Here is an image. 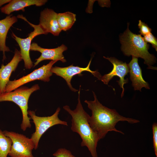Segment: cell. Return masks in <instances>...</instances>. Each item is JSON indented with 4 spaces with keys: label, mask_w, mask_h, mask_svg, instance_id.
I'll return each mask as SVG.
<instances>
[{
    "label": "cell",
    "mask_w": 157,
    "mask_h": 157,
    "mask_svg": "<svg viewBox=\"0 0 157 157\" xmlns=\"http://www.w3.org/2000/svg\"><path fill=\"white\" fill-rule=\"evenodd\" d=\"M92 92L94 100H85L84 102L91 110L92 115L89 117V123L92 130L97 134L99 140L104 138L109 131H115L124 134L123 132L115 127L119 121H126L130 124L140 122L136 119L123 116L115 109L103 105L98 101L95 92Z\"/></svg>",
    "instance_id": "1"
},
{
    "label": "cell",
    "mask_w": 157,
    "mask_h": 157,
    "mask_svg": "<svg viewBox=\"0 0 157 157\" xmlns=\"http://www.w3.org/2000/svg\"><path fill=\"white\" fill-rule=\"evenodd\" d=\"M80 86L78 92V102L76 108L74 110L66 105L63 108L72 116L71 130L77 133L82 141V147H86L92 157H98L96 149L98 142L99 140L97 134L91 128L89 122L90 116L84 109L80 99Z\"/></svg>",
    "instance_id": "2"
},
{
    "label": "cell",
    "mask_w": 157,
    "mask_h": 157,
    "mask_svg": "<svg viewBox=\"0 0 157 157\" xmlns=\"http://www.w3.org/2000/svg\"><path fill=\"white\" fill-rule=\"evenodd\" d=\"M120 40L121 50L125 55L141 58L144 60V63L148 66L149 68L154 69L151 65L156 62V58L149 52V45L140 34L133 33L129 30L128 26L120 36Z\"/></svg>",
    "instance_id": "3"
},
{
    "label": "cell",
    "mask_w": 157,
    "mask_h": 157,
    "mask_svg": "<svg viewBox=\"0 0 157 157\" xmlns=\"http://www.w3.org/2000/svg\"><path fill=\"white\" fill-rule=\"evenodd\" d=\"M40 89L38 85L35 84L30 88L23 86L13 92L5 93L0 95V102L10 101L14 102L20 108L22 113V119L21 128L24 131L30 128V117H28V102L32 93Z\"/></svg>",
    "instance_id": "4"
},
{
    "label": "cell",
    "mask_w": 157,
    "mask_h": 157,
    "mask_svg": "<svg viewBox=\"0 0 157 157\" xmlns=\"http://www.w3.org/2000/svg\"><path fill=\"white\" fill-rule=\"evenodd\" d=\"M60 110V108L58 107L53 115L47 117L38 116L35 115V111H28V115L33 120L35 126V131L31 138L34 144V149H37L40 138L50 128L57 124L68 126L67 122L61 120L59 118L58 115Z\"/></svg>",
    "instance_id": "5"
},
{
    "label": "cell",
    "mask_w": 157,
    "mask_h": 157,
    "mask_svg": "<svg viewBox=\"0 0 157 157\" xmlns=\"http://www.w3.org/2000/svg\"><path fill=\"white\" fill-rule=\"evenodd\" d=\"M3 132L12 141L8 154L10 157H34L32 151L35 146L31 138L13 131L5 130Z\"/></svg>",
    "instance_id": "6"
},
{
    "label": "cell",
    "mask_w": 157,
    "mask_h": 157,
    "mask_svg": "<svg viewBox=\"0 0 157 157\" xmlns=\"http://www.w3.org/2000/svg\"><path fill=\"white\" fill-rule=\"evenodd\" d=\"M57 61L51 60L49 63L35 69L26 76L17 80L9 81L6 86L4 93L11 92L26 83L35 80L49 82L53 74L51 69L53 64Z\"/></svg>",
    "instance_id": "7"
},
{
    "label": "cell",
    "mask_w": 157,
    "mask_h": 157,
    "mask_svg": "<svg viewBox=\"0 0 157 157\" xmlns=\"http://www.w3.org/2000/svg\"><path fill=\"white\" fill-rule=\"evenodd\" d=\"M17 18L24 20L34 28L28 36L25 38H22L17 36L13 33H12V36L17 43L20 49V53L22 59L23 60L24 67L26 69H30L33 66V62L30 56V51L31 44V41L35 37L41 34H47L39 25L33 24L29 22L22 15H19Z\"/></svg>",
    "instance_id": "8"
},
{
    "label": "cell",
    "mask_w": 157,
    "mask_h": 157,
    "mask_svg": "<svg viewBox=\"0 0 157 157\" xmlns=\"http://www.w3.org/2000/svg\"><path fill=\"white\" fill-rule=\"evenodd\" d=\"M104 58L109 60L113 64V67L112 70L109 73L101 76L99 80H101L103 83L108 85L109 81L115 76L119 77V79L118 82L120 87L122 89L121 94L122 97L124 95V84L127 83L128 79H124L125 76L129 72V69L128 65L126 63L118 60L114 57H106Z\"/></svg>",
    "instance_id": "9"
},
{
    "label": "cell",
    "mask_w": 157,
    "mask_h": 157,
    "mask_svg": "<svg viewBox=\"0 0 157 157\" xmlns=\"http://www.w3.org/2000/svg\"><path fill=\"white\" fill-rule=\"evenodd\" d=\"M91 60L92 59H91L86 67H81L72 65L69 66L63 67L57 66L52 67L51 71L53 73H54L56 75L63 78L66 81L70 90L73 92H76L78 90L72 87L71 82L73 76L76 75L81 76L82 75V72L84 71L90 72L98 79L101 76L98 72L92 71L90 69V66Z\"/></svg>",
    "instance_id": "10"
},
{
    "label": "cell",
    "mask_w": 157,
    "mask_h": 157,
    "mask_svg": "<svg viewBox=\"0 0 157 157\" xmlns=\"http://www.w3.org/2000/svg\"><path fill=\"white\" fill-rule=\"evenodd\" d=\"M67 49V47L63 44L56 48L46 49L40 47L36 43H32L31 46L30 50L39 51L41 53L40 56L36 59L33 67L45 60L57 61L60 60L63 63L65 62L66 60L65 58L63 53Z\"/></svg>",
    "instance_id": "11"
},
{
    "label": "cell",
    "mask_w": 157,
    "mask_h": 157,
    "mask_svg": "<svg viewBox=\"0 0 157 157\" xmlns=\"http://www.w3.org/2000/svg\"><path fill=\"white\" fill-rule=\"evenodd\" d=\"M57 15L58 13L53 10L46 8L40 12L39 19V24L42 29L55 36H58L62 31L58 24Z\"/></svg>",
    "instance_id": "12"
},
{
    "label": "cell",
    "mask_w": 157,
    "mask_h": 157,
    "mask_svg": "<svg viewBox=\"0 0 157 157\" xmlns=\"http://www.w3.org/2000/svg\"><path fill=\"white\" fill-rule=\"evenodd\" d=\"M22 60L20 52L16 49L11 60L6 65H2L0 68V95L4 93L12 72L15 71L19 63Z\"/></svg>",
    "instance_id": "13"
},
{
    "label": "cell",
    "mask_w": 157,
    "mask_h": 157,
    "mask_svg": "<svg viewBox=\"0 0 157 157\" xmlns=\"http://www.w3.org/2000/svg\"><path fill=\"white\" fill-rule=\"evenodd\" d=\"M128 65L129 69L130 79L134 90L141 91L143 87L149 89V84L142 77V70L138 63V58L132 56V60Z\"/></svg>",
    "instance_id": "14"
},
{
    "label": "cell",
    "mask_w": 157,
    "mask_h": 157,
    "mask_svg": "<svg viewBox=\"0 0 157 157\" xmlns=\"http://www.w3.org/2000/svg\"><path fill=\"white\" fill-rule=\"evenodd\" d=\"M47 0H12L0 9L1 13L9 15L13 12L24 10L25 7L32 5L40 6L44 5Z\"/></svg>",
    "instance_id": "15"
},
{
    "label": "cell",
    "mask_w": 157,
    "mask_h": 157,
    "mask_svg": "<svg viewBox=\"0 0 157 157\" xmlns=\"http://www.w3.org/2000/svg\"><path fill=\"white\" fill-rule=\"evenodd\" d=\"M17 21V18L12 14L0 20V51L3 52V60L6 58L5 52L10 51L6 43L8 33L11 26Z\"/></svg>",
    "instance_id": "16"
},
{
    "label": "cell",
    "mask_w": 157,
    "mask_h": 157,
    "mask_svg": "<svg viewBox=\"0 0 157 157\" xmlns=\"http://www.w3.org/2000/svg\"><path fill=\"white\" fill-rule=\"evenodd\" d=\"M58 24L60 30L66 31L70 29L76 21V15L67 12L58 13Z\"/></svg>",
    "instance_id": "17"
},
{
    "label": "cell",
    "mask_w": 157,
    "mask_h": 157,
    "mask_svg": "<svg viewBox=\"0 0 157 157\" xmlns=\"http://www.w3.org/2000/svg\"><path fill=\"white\" fill-rule=\"evenodd\" d=\"M12 141L0 129V157H7L12 144Z\"/></svg>",
    "instance_id": "18"
},
{
    "label": "cell",
    "mask_w": 157,
    "mask_h": 157,
    "mask_svg": "<svg viewBox=\"0 0 157 157\" xmlns=\"http://www.w3.org/2000/svg\"><path fill=\"white\" fill-rule=\"evenodd\" d=\"M53 155L55 157H75L70 151L63 148L58 149Z\"/></svg>",
    "instance_id": "19"
},
{
    "label": "cell",
    "mask_w": 157,
    "mask_h": 157,
    "mask_svg": "<svg viewBox=\"0 0 157 157\" xmlns=\"http://www.w3.org/2000/svg\"><path fill=\"white\" fill-rule=\"evenodd\" d=\"M138 26L140 30L139 31L141 35H145L151 33V29L145 23L141 21V20L139 21Z\"/></svg>",
    "instance_id": "20"
},
{
    "label": "cell",
    "mask_w": 157,
    "mask_h": 157,
    "mask_svg": "<svg viewBox=\"0 0 157 157\" xmlns=\"http://www.w3.org/2000/svg\"><path fill=\"white\" fill-rule=\"evenodd\" d=\"M143 38L147 42L151 44L153 47L157 50V41L156 38L153 35L151 32L144 36Z\"/></svg>",
    "instance_id": "21"
},
{
    "label": "cell",
    "mask_w": 157,
    "mask_h": 157,
    "mask_svg": "<svg viewBox=\"0 0 157 157\" xmlns=\"http://www.w3.org/2000/svg\"><path fill=\"white\" fill-rule=\"evenodd\" d=\"M153 144L155 154L157 157V124L154 123L152 125Z\"/></svg>",
    "instance_id": "22"
},
{
    "label": "cell",
    "mask_w": 157,
    "mask_h": 157,
    "mask_svg": "<svg viewBox=\"0 0 157 157\" xmlns=\"http://www.w3.org/2000/svg\"><path fill=\"white\" fill-rule=\"evenodd\" d=\"M11 0H0V7L3 5L9 3Z\"/></svg>",
    "instance_id": "23"
}]
</instances>
